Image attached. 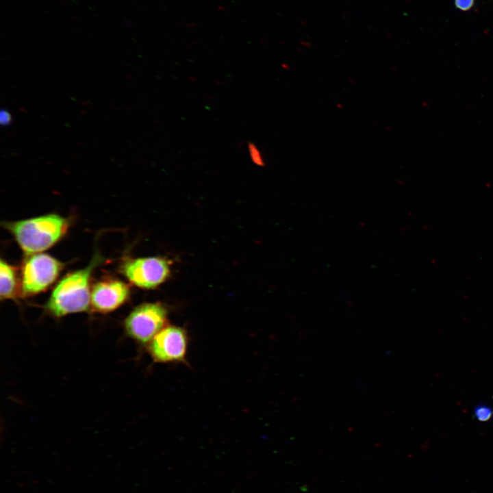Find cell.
Returning <instances> with one entry per match:
<instances>
[{"mask_svg":"<svg viewBox=\"0 0 493 493\" xmlns=\"http://www.w3.org/2000/svg\"><path fill=\"white\" fill-rule=\"evenodd\" d=\"M5 227L12 234L21 249L27 254L38 253L61 239L69 227L66 218L49 214L25 220L6 222Z\"/></svg>","mask_w":493,"mask_h":493,"instance_id":"cell-1","label":"cell"},{"mask_svg":"<svg viewBox=\"0 0 493 493\" xmlns=\"http://www.w3.org/2000/svg\"><path fill=\"white\" fill-rule=\"evenodd\" d=\"M99 262L94 257L88 266L63 277L53 289L46 308L54 316L86 312L90 306L91 274Z\"/></svg>","mask_w":493,"mask_h":493,"instance_id":"cell-2","label":"cell"},{"mask_svg":"<svg viewBox=\"0 0 493 493\" xmlns=\"http://www.w3.org/2000/svg\"><path fill=\"white\" fill-rule=\"evenodd\" d=\"M168 309L160 303H144L136 307L127 316L124 327L127 334L140 344H147L165 326Z\"/></svg>","mask_w":493,"mask_h":493,"instance_id":"cell-3","label":"cell"},{"mask_svg":"<svg viewBox=\"0 0 493 493\" xmlns=\"http://www.w3.org/2000/svg\"><path fill=\"white\" fill-rule=\"evenodd\" d=\"M62 264L45 253H34L26 259L22 268L21 292L31 296L46 290L58 278Z\"/></svg>","mask_w":493,"mask_h":493,"instance_id":"cell-4","label":"cell"},{"mask_svg":"<svg viewBox=\"0 0 493 493\" xmlns=\"http://www.w3.org/2000/svg\"><path fill=\"white\" fill-rule=\"evenodd\" d=\"M188 342L186 329L175 325H166L150 341L148 351L155 362H185Z\"/></svg>","mask_w":493,"mask_h":493,"instance_id":"cell-5","label":"cell"},{"mask_svg":"<svg viewBox=\"0 0 493 493\" xmlns=\"http://www.w3.org/2000/svg\"><path fill=\"white\" fill-rule=\"evenodd\" d=\"M121 270L132 284L144 289H153L168 279L170 269L166 259L150 257L127 260Z\"/></svg>","mask_w":493,"mask_h":493,"instance_id":"cell-6","label":"cell"},{"mask_svg":"<svg viewBox=\"0 0 493 493\" xmlns=\"http://www.w3.org/2000/svg\"><path fill=\"white\" fill-rule=\"evenodd\" d=\"M129 288L119 280L108 279L94 284L91 290L90 305L100 313L112 312L129 296Z\"/></svg>","mask_w":493,"mask_h":493,"instance_id":"cell-7","label":"cell"},{"mask_svg":"<svg viewBox=\"0 0 493 493\" xmlns=\"http://www.w3.org/2000/svg\"><path fill=\"white\" fill-rule=\"evenodd\" d=\"M16 274L15 269L3 260L0 262V296L1 299H12L16 292Z\"/></svg>","mask_w":493,"mask_h":493,"instance_id":"cell-8","label":"cell"},{"mask_svg":"<svg viewBox=\"0 0 493 493\" xmlns=\"http://www.w3.org/2000/svg\"><path fill=\"white\" fill-rule=\"evenodd\" d=\"M474 416L479 422H488L493 416V409L484 403L477 404L474 408Z\"/></svg>","mask_w":493,"mask_h":493,"instance_id":"cell-9","label":"cell"},{"mask_svg":"<svg viewBox=\"0 0 493 493\" xmlns=\"http://www.w3.org/2000/svg\"><path fill=\"white\" fill-rule=\"evenodd\" d=\"M475 0H455V7L462 11L469 10L474 5Z\"/></svg>","mask_w":493,"mask_h":493,"instance_id":"cell-10","label":"cell"},{"mask_svg":"<svg viewBox=\"0 0 493 493\" xmlns=\"http://www.w3.org/2000/svg\"><path fill=\"white\" fill-rule=\"evenodd\" d=\"M249 152L251 157L254 162L259 165L264 164L260 152L253 144L249 147Z\"/></svg>","mask_w":493,"mask_h":493,"instance_id":"cell-11","label":"cell"},{"mask_svg":"<svg viewBox=\"0 0 493 493\" xmlns=\"http://www.w3.org/2000/svg\"><path fill=\"white\" fill-rule=\"evenodd\" d=\"M12 121L10 114L7 111L2 110L0 113V122L2 125H8Z\"/></svg>","mask_w":493,"mask_h":493,"instance_id":"cell-12","label":"cell"}]
</instances>
